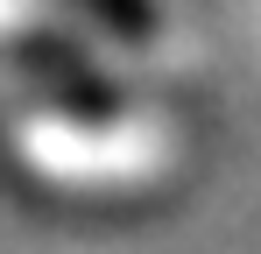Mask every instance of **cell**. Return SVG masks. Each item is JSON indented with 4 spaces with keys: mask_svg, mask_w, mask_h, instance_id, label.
<instances>
[{
    "mask_svg": "<svg viewBox=\"0 0 261 254\" xmlns=\"http://www.w3.org/2000/svg\"><path fill=\"white\" fill-rule=\"evenodd\" d=\"M85 7H99L113 29H127V36H141L148 29V0H85Z\"/></svg>",
    "mask_w": 261,
    "mask_h": 254,
    "instance_id": "cell-1",
    "label": "cell"
}]
</instances>
